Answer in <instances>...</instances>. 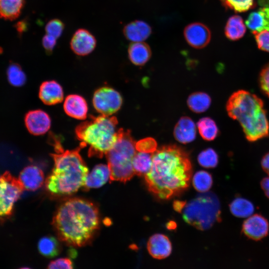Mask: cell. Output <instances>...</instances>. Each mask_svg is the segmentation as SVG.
Masks as SVG:
<instances>
[{
    "instance_id": "obj_43",
    "label": "cell",
    "mask_w": 269,
    "mask_h": 269,
    "mask_svg": "<svg viewBox=\"0 0 269 269\" xmlns=\"http://www.w3.org/2000/svg\"><path fill=\"white\" fill-rule=\"evenodd\" d=\"M185 202L176 201L174 203V208L177 211L180 212L185 204Z\"/></svg>"
},
{
    "instance_id": "obj_14",
    "label": "cell",
    "mask_w": 269,
    "mask_h": 269,
    "mask_svg": "<svg viewBox=\"0 0 269 269\" xmlns=\"http://www.w3.org/2000/svg\"><path fill=\"white\" fill-rule=\"evenodd\" d=\"M18 179L24 189L33 191L43 185L44 176L39 167L30 165L25 167L20 171Z\"/></svg>"
},
{
    "instance_id": "obj_19",
    "label": "cell",
    "mask_w": 269,
    "mask_h": 269,
    "mask_svg": "<svg viewBox=\"0 0 269 269\" xmlns=\"http://www.w3.org/2000/svg\"><path fill=\"white\" fill-rule=\"evenodd\" d=\"M110 178L109 166L105 164L96 165L87 175L83 186L85 190L97 188L104 185Z\"/></svg>"
},
{
    "instance_id": "obj_10",
    "label": "cell",
    "mask_w": 269,
    "mask_h": 269,
    "mask_svg": "<svg viewBox=\"0 0 269 269\" xmlns=\"http://www.w3.org/2000/svg\"><path fill=\"white\" fill-rule=\"evenodd\" d=\"M269 232V221L260 214L252 215L242 224V233L252 240H261L268 235Z\"/></svg>"
},
{
    "instance_id": "obj_4",
    "label": "cell",
    "mask_w": 269,
    "mask_h": 269,
    "mask_svg": "<svg viewBox=\"0 0 269 269\" xmlns=\"http://www.w3.org/2000/svg\"><path fill=\"white\" fill-rule=\"evenodd\" d=\"M229 116L241 126L246 138L256 141L269 135V122L263 101L248 91L240 90L232 94L227 104Z\"/></svg>"
},
{
    "instance_id": "obj_23",
    "label": "cell",
    "mask_w": 269,
    "mask_h": 269,
    "mask_svg": "<svg viewBox=\"0 0 269 269\" xmlns=\"http://www.w3.org/2000/svg\"><path fill=\"white\" fill-rule=\"evenodd\" d=\"M24 0H0V17L14 20L21 14Z\"/></svg>"
},
{
    "instance_id": "obj_25",
    "label": "cell",
    "mask_w": 269,
    "mask_h": 269,
    "mask_svg": "<svg viewBox=\"0 0 269 269\" xmlns=\"http://www.w3.org/2000/svg\"><path fill=\"white\" fill-rule=\"evenodd\" d=\"M246 31V26L240 16L235 15L228 19L225 28V34L228 38L238 40L244 35Z\"/></svg>"
},
{
    "instance_id": "obj_39",
    "label": "cell",
    "mask_w": 269,
    "mask_h": 269,
    "mask_svg": "<svg viewBox=\"0 0 269 269\" xmlns=\"http://www.w3.org/2000/svg\"><path fill=\"white\" fill-rule=\"evenodd\" d=\"M42 44L46 53L47 54H51L56 46V38L46 34L42 38Z\"/></svg>"
},
{
    "instance_id": "obj_21",
    "label": "cell",
    "mask_w": 269,
    "mask_h": 269,
    "mask_svg": "<svg viewBox=\"0 0 269 269\" xmlns=\"http://www.w3.org/2000/svg\"><path fill=\"white\" fill-rule=\"evenodd\" d=\"M128 55L130 61L135 65L142 66L150 59L151 49L148 44L142 42L131 43L128 48Z\"/></svg>"
},
{
    "instance_id": "obj_27",
    "label": "cell",
    "mask_w": 269,
    "mask_h": 269,
    "mask_svg": "<svg viewBox=\"0 0 269 269\" xmlns=\"http://www.w3.org/2000/svg\"><path fill=\"white\" fill-rule=\"evenodd\" d=\"M38 249L43 256L50 258L59 255L60 246L58 240L55 237L47 236L39 240Z\"/></svg>"
},
{
    "instance_id": "obj_29",
    "label": "cell",
    "mask_w": 269,
    "mask_h": 269,
    "mask_svg": "<svg viewBox=\"0 0 269 269\" xmlns=\"http://www.w3.org/2000/svg\"><path fill=\"white\" fill-rule=\"evenodd\" d=\"M197 127L201 137L206 140H213L218 135V127L214 121L210 118L201 119L197 123Z\"/></svg>"
},
{
    "instance_id": "obj_38",
    "label": "cell",
    "mask_w": 269,
    "mask_h": 269,
    "mask_svg": "<svg viewBox=\"0 0 269 269\" xmlns=\"http://www.w3.org/2000/svg\"><path fill=\"white\" fill-rule=\"evenodd\" d=\"M48 268L50 269H73V263L69 258H60L51 262L48 266Z\"/></svg>"
},
{
    "instance_id": "obj_16",
    "label": "cell",
    "mask_w": 269,
    "mask_h": 269,
    "mask_svg": "<svg viewBox=\"0 0 269 269\" xmlns=\"http://www.w3.org/2000/svg\"><path fill=\"white\" fill-rule=\"evenodd\" d=\"M147 248L149 254L157 259L167 258L172 250L171 244L168 238L160 234H154L149 238Z\"/></svg>"
},
{
    "instance_id": "obj_22",
    "label": "cell",
    "mask_w": 269,
    "mask_h": 269,
    "mask_svg": "<svg viewBox=\"0 0 269 269\" xmlns=\"http://www.w3.org/2000/svg\"><path fill=\"white\" fill-rule=\"evenodd\" d=\"M246 24L253 33L263 30L269 31V7H263L251 13Z\"/></svg>"
},
{
    "instance_id": "obj_24",
    "label": "cell",
    "mask_w": 269,
    "mask_h": 269,
    "mask_svg": "<svg viewBox=\"0 0 269 269\" xmlns=\"http://www.w3.org/2000/svg\"><path fill=\"white\" fill-rule=\"evenodd\" d=\"M231 213L238 218H247L255 211V207L250 200L241 197L234 198L229 204Z\"/></svg>"
},
{
    "instance_id": "obj_35",
    "label": "cell",
    "mask_w": 269,
    "mask_h": 269,
    "mask_svg": "<svg viewBox=\"0 0 269 269\" xmlns=\"http://www.w3.org/2000/svg\"><path fill=\"white\" fill-rule=\"evenodd\" d=\"M156 148V141L152 137L144 138L135 143L136 150L139 152L153 153Z\"/></svg>"
},
{
    "instance_id": "obj_28",
    "label": "cell",
    "mask_w": 269,
    "mask_h": 269,
    "mask_svg": "<svg viewBox=\"0 0 269 269\" xmlns=\"http://www.w3.org/2000/svg\"><path fill=\"white\" fill-rule=\"evenodd\" d=\"M211 102L209 96L203 92L194 93L187 99L188 107L196 113H201L206 111L209 108Z\"/></svg>"
},
{
    "instance_id": "obj_5",
    "label": "cell",
    "mask_w": 269,
    "mask_h": 269,
    "mask_svg": "<svg viewBox=\"0 0 269 269\" xmlns=\"http://www.w3.org/2000/svg\"><path fill=\"white\" fill-rule=\"evenodd\" d=\"M118 123L115 117L91 116L75 129L76 136L80 141V146L82 148L88 146L89 157H103L118 139L120 130Z\"/></svg>"
},
{
    "instance_id": "obj_3",
    "label": "cell",
    "mask_w": 269,
    "mask_h": 269,
    "mask_svg": "<svg viewBox=\"0 0 269 269\" xmlns=\"http://www.w3.org/2000/svg\"><path fill=\"white\" fill-rule=\"evenodd\" d=\"M53 137L55 153H51L54 167L45 180V187L52 195L67 196L83 187L88 168L80 154V146L64 150L60 142Z\"/></svg>"
},
{
    "instance_id": "obj_33",
    "label": "cell",
    "mask_w": 269,
    "mask_h": 269,
    "mask_svg": "<svg viewBox=\"0 0 269 269\" xmlns=\"http://www.w3.org/2000/svg\"><path fill=\"white\" fill-rule=\"evenodd\" d=\"M226 7L236 12H244L253 8L254 0H220Z\"/></svg>"
},
{
    "instance_id": "obj_31",
    "label": "cell",
    "mask_w": 269,
    "mask_h": 269,
    "mask_svg": "<svg viewBox=\"0 0 269 269\" xmlns=\"http://www.w3.org/2000/svg\"><path fill=\"white\" fill-rule=\"evenodd\" d=\"M193 185L195 189L200 192H207L211 187L213 179L211 175L204 170L197 172L193 176Z\"/></svg>"
},
{
    "instance_id": "obj_17",
    "label": "cell",
    "mask_w": 269,
    "mask_h": 269,
    "mask_svg": "<svg viewBox=\"0 0 269 269\" xmlns=\"http://www.w3.org/2000/svg\"><path fill=\"white\" fill-rule=\"evenodd\" d=\"M65 112L69 116L78 120L87 118L88 105L82 96L71 94L66 97L63 104Z\"/></svg>"
},
{
    "instance_id": "obj_11",
    "label": "cell",
    "mask_w": 269,
    "mask_h": 269,
    "mask_svg": "<svg viewBox=\"0 0 269 269\" xmlns=\"http://www.w3.org/2000/svg\"><path fill=\"white\" fill-rule=\"evenodd\" d=\"M184 35L187 43L197 49L207 46L211 38L209 28L200 22H194L187 25L184 30Z\"/></svg>"
},
{
    "instance_id": "obj_12",
    "label": "cell",
    "mask_w": 269,
    "mask_h": 269,
    "mask_svg": "<svg viewBox=\"0 0 269 269\" xmlns=\"http://www.w3.org/2000/svg\"><path fill=\"white\" fill-rule=\"evenodd\" d=\"M95 36L88 30L77 29L70 41V48L73 52L79 56H85L91 53L96 46Z\"/></svg>"
},
{
    "instance_id": "obj_30",
    "label": "cell",
    "mask_w": 269,
    "mask_h": 269,
    "mask_svg": "<svg viewBox=\"0 0 269 269\" xmlns=\"http://www.w3.org/2000/svg\"><path fill=\"white\" fill-rule=\"evenodd\" d=\"M6 73L8 81L11 85L20 87L25 83L26 75L17 63L11 62L7 67Z\"/></svg>"
},
{
    "instance_id": "obj_34",
    "label": "cell",
    "mask_w": 269,
    "mask_h": 269,
    "mask_svg": "<svg viewBox=\"0 0 269 269\" xmlns=\"http://www.w3.org/2000/svg\"><path fill=\"white\" fill-rule=\"evenodd\" d=\"M65 27L64 23L57 18L49 20L45 26L46 34L53 36L56 39L62 34Z\"/></svg>"
},
{
    "instance_id": "obj_41",
    "label": "cell",
    "mask_w": 269,
    "mask_h": 269,
    "mask_svg": "<svg viewBox=\"0 0 269 269\" xmlns=\"http://www.w3.org/2000/svg\"><path fill=\"white\" fill-rule=\"evenodd\" d=\"M261 187L266 196L269 199V175L262 179L261 181Z\"/></svg>"
},
{
    "instance_id": "obj_32",
    "label": "cell",
    "mask_w": 269,
    "mask_h": 269,
    "mask_svg": "<svg viewBox=\"0 0 269 269\" xmlns=\"http://www.w3.org/2000/svg\"><path fill=\"white\" fill-rule=\"evenodd\" d=\"M197 159L201 166L205 168H214L218 163L219 157L213 149L209 148L201 151Z\"/></svg>"
},
{
    "instance_id": "obj_15",
    "label": "cell",
    "mask_w": 269,
    "mask_h": 269,
    "mask_svg": "<svg viewBox=\"0 0 269 269\" xmlns=\"http://www.w3.org/2000/svg\"><path fill=\"white\" fill-rule=\"evenodd\" d=\"M39 97L45 105H56L63 101V90L61 85L56 81H46L43 82L40 86Z\"/></svg>"
},
{
    "instance_id": "obj_6",
    "label": "cell",
    "mask_w": 269,
    "mask_h": 269,
    "mask_svg": "<svg viewBox=\"0 0 269 269\" xmlns=\"http://www.w3.org/2000/svg\"><path fill=\"white\" fill-rule=\"evenodd\" d=\"M136 153L135 142L129 130L120 129L118 139L106 154L111 181L126 182L134 174L133 159Z\"/></svg>"
},
{
    "instance_id": "obj_26",
    "label": "cell",
    "mask_w": 269,
    "mask_h": 269,
    "mask_svg": "<svg viewBox=\"0 0 269 269\" xmlns=\"http://www.w3.org/2000/svg\"><path fill=\"white\" fill-rule=\"evenodd\" d=\"M152 153L136 152L133 159V167L134 174L142 176L146 175L152 166Z\"/></svg>"
},
{
    "instance_id": "obj_40",
    "label": "cell",
    "mask_w": 269,
    "mask_h": 269,
    "mask_svg": "<svg viewBox=\"0 0 269 269\" xmlns=\"http://www.w3.org/2000/svg\"><path fill=\"white\" fill-rule=\"evenodd\" d=\"M261 166L263 170L269 175V152L263 156L261 160Z\"/></svg>"
},
{
    "instance_id": "obj_20",
    "label": "cell",
    "mask_w": 269,
    "mask_h": 269,
    "mask_svg": "<svg viewBox=\"0 0 269 269\" xmlns=\"http://www.w3.org/2000/svg\"><path fill=\"white\" fill-rule=\"evenodd\" d=\"M175 139L182 143L193 141L196 137V127L193 121L189 117H183L180 119L174 129Z\"/></svg>"
},
{
    "instance_id": "obj_37",
    "label": "cell",
    "mask_w": 269,
    "mask_h": 269,
    "mask_svg": "<svg viewBox=\"0 0 269 269\" xmlns=\"http://www.w3.org/2000/svg\"><path fill=\"white\" fill-rule=\"evenodd\" d=\"M259 83L262 91L269 98V63L262 70Z\"/></svg>"
},
{
    "instance_id": "obj_18",
    "label": "cell",
    "mask_w": 269,
    "mask_h": 269,
    "mask_svg": "<svg viewBox=\"0 0 269 269\" xmlns=\"http://www.w3.org/2000/svg\"><path fill=\"white\" fill-rule=\"evenodd\" d=\"M123 33L126 38L132 42H142L150 36L151 28L144 21L135 20L125 26Z\"/></svg>"
},
{
    "instance_id": "obj_7",
    "label": "cell",
    "mask_w": 269,
    "mask_h": 269,
    "mask_svg": "<svg viewBox=\"0 0 269 269\" xmlns=\"http://www.w3.org/2000/svg\"><path fill=\"white\" fill-rule=\"evenodd\" d=\"M182 210L185 221L201 230H207L221 220L219 200L211 192L198 195L185 203Z\"/></svg>"
},
{
    "instance_id": "obj_2",
    "label": "cell",
    "mask_w": 269,
    "mask_h": 269,
    "mask_svg": "<svg viewBox=\"0 0 269 269\" xmlns=\"http://www.w3.org/2000/svg\"><path fill=\"white\" fill-rule=\"evenodd\" d=\"M100 222L96 205L85 199L72 198L59 206L52 225L60 241L69 246L80 247L92 241Z\"/></svg>"
},
{
    "instance_id": "obj_36",
    "label": "cell",
    "mask_w": 269,
    "mask_h": 269,
    "mask_svg": "<svg viewBox=\"0 0 269 269\" xmlns=\"http://www.w3.org/2000/svg\"><path fill=\"white\" fill-rule=\"evenodd\" d=\"M258 47L261 50L269 52V31L253 32Z\"/></svg>"
},
{
    "instance_id": "obj_13",
    "label": "cell",
    "mask_w": 269,
    "mask_h": 269,
    "mask_svg": "<svg viewBox=\"0 0 269 269\" xmlns=\"http://www.w3.org/2000/svg\"><path fill=\"white\" fill-rule=\"evenodd\" d=\"M24 122L29 132L35 135L45 134L51 126L49 115L41 110L29 111L25 115Z\"/></svg>"
},
{
    "instance_id": "obj_8",
    "label": "cell",
    "mask_w": 269,
    "mask_h": 269,
    "mask_svg": "<svg viewBox=\"0 0 269 269\" xmlns=\"http://www.w3.org/2000/svg\"><path fill=\"white\" fill-rule=\"evenodd\" d=\"M24 190L18 179L9 171H5L0 176V223L12 216L14 204Z\"/></svg>"
},
{
    "instance_id": "obj_9",
    "label": "cell",
    "mask_w": 269,
    "mask_h": 269,
    "mask_svg": "<svg viewBox=\"0 0 269 269\" xmlns=\"http://www.w3.org/2000/svg\"><path fill=\"white\" fill-rule=\"evenodd\" d=\"M122 103L123 99L120 94L111 87H101L94 94V107L102 115L111 116L120 110Z\"/></svg>"
},
{
    "instance_id": "obj_42",
    "label": "cell",
    "mask_w": 269,
    "mask_h": 269,
    "mask_svg": "<svg viewBox=\"0 0 269 269\" xmlns=\"http://www.w3.org/2000/svg\"><path fill=\"white\" fill-rule=\"evenodd\" d=\"M16 30L19 33H21L26 29L27 24L25 21H21L15 25Z\"/></svg>"
},
{
    "instance_id": "obj_1",
    "label": "cell",
    "mask_w": 269,
    "mask_h": 269,
    "mask_svg": "<svg viewBox=\"0 0 269 269\" xmlns=\"http://www.w3.org/2000/svg\"><path fill=\"white\" fill-rule=\"evenodd\" d=\"M149 172L145 175L149 190L160 199H168L186 189L192 174L187 154L176 145L156 149Z\"/></svg>"
}]
</instances>
